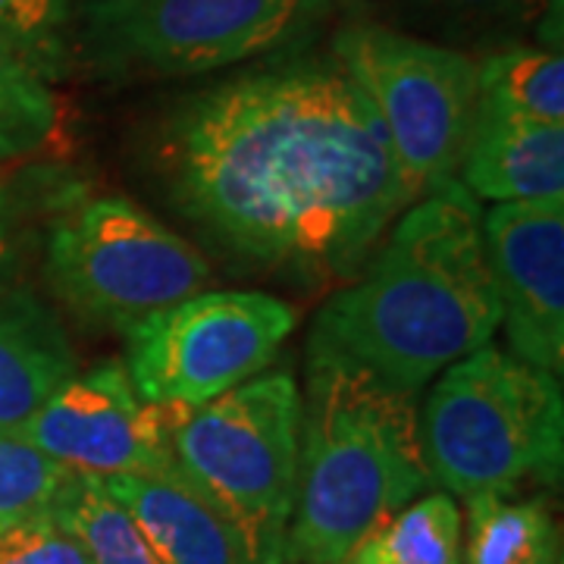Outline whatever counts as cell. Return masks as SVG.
I'll return each instance as SVG.
<instances>
[{
  "label": "cell",
  "instance_id": "7c38bea8",
  "mask_svg": "<svg viewBox=\"0 0 564 564\" xmlns=\"http://www.w3.org/2000/svg\"><path fill=\"white\" fill-rule=\"evenodd\" d=\"M458 185L474 202L521 204L564 198V126L477 107Z\"/></svg>",
  "mask_w": 564,
  "mask_h": 564
},
{
  "label": "cell",
  "instance_id": "ffe728a7",
  "mask_svg": "<svg viewBox=\"0 0 564 564\" xmlns=\"http://www.w3.org/2000/svg\"><path fill=\"white\" fill-rule=\"evenodd\" d=\"M73 470L13 430H0V533L54 511Z\"/></svg>",
  "mask_w": 564,
  "mask_h": 564
},
{
  "label": "cell",
  "instance_id": "d4e9b609",
  "mask_svg": "<svg viewBox=\"0 0 564 564\" xmlns=\"http://www.w3.org/2000/svg\"><path fill=\"white\" fill-rule=\"evenodd\" d=\"M7 163H13V158L7 151H0V202H3V170H7Z\"/></svg>",
  "mask_w": 564,
  "mask_h": 564
},
{
  "label": "cell",
  "instance_id": "2e32d148",
  "mask_svg": "<svg viewBox=\"0 0 564 564\" xmlns=\"http://www.w3.org/2000/svg\"><path fill=\"white\" fill-rule=\"evenodd\" d=\"M345 564H462V511L448 492L421 496L377 527Z\"/></svg>",
  "mask_w": 564,
  "mask_h": 564
},
{
  "label": "cell",
  "instance_id": "5b68a950",
  "mask_svg": "<svg viewBox=\"0 0 564 564\" xmlns=\"http://www.w3.org/2000/svg\"><path fill=\"white\" fill-rule=\"evenodd\" d=\"M302 386L261 373L192 408L173 433V470L217 511L239 564H282L299 486Z\"/></svg>",
  "mask_w": 564,
  "mask_h": 564
},
{
  "label": "cell",
  "instance_id": "ac0fdd59",
  "mask_svg": "<svg viewBox=\"0 0 564 564\" xmlns=\"http://www.w3.org/2000/svg\"><path fill=\"white\" fill-rule=\"evenodd\" d=\"M54 514L79 540L88 564H161L122 505L95 477L73 474Z\"/></svg>",
  "mask_w": 564,
  "mask_h": 564
},
{
  "label": "cell",
  "instance_id": "cb8c5ba5",
  "mask_svg": "<svg viewBox=\"0 0 564 564\" xmlns=\"http://www.w3.org/2000/svg\"><path fill=\"white\" fill-rule=\"evenodd\" d=\"M13 258V242H10V220H7V202H0V282L7 276V267Z\"/></svg>",
  "mask_w": 564,
  "mask_h": 564
},
{
  "label": "cell",
  "instance_id": "52a82bcc",
  "mask_svg": "<svg viewBox=\"0 0 564 564\" xmlns=\"http://www.w3.org/2000/svg\"><path fill=\"white\" fill-rule=\"evenodd\" d=\"M333 57L373 104L417 198L458 182L480 107L474 57L367 22L345 25L333 39Z\"/></svg>",
  "mask_w": 564,
  "mask_h": 564
},
{
  "label": "cell",
  "instance_id": "7402d4cb",
  "mask_svg": "<svg viewBox=\"0 0 564 564\" xmlns=\"http://www.w3.org/2000/svg\"><path fill=\"white\" fill-rule=\"evenodd\" d=\"M0 564H88L82 543L47 511L0 533Z\"/></svg>",
  "mask_w": 564,
  "mask_h": 564
},
{
  "label": "cell",
  "instance_id": "9c48e42d",
  "mask_svg": "<svg viewBox=\"0 0 564 564\" xmlns=\"http://www.w3.org/2000/svg\"><path fill=\"white\" fill-rule=\"evenodd\" d=\"M299 311L267 292H198L126 333V370L141 399L202 408L261 377L295 333Z\"/></svg>",
  "mask_w": 564,
  "mask_h": 564
},
{
  "label": "cell",
  "instance_id": "5bb4252c",
  "mask_svg": "<svg viewBox=\"0 0 564 564\" xmlns=\"http://www.w3.org/2000/svg\"><path fill=\"white\" fill-rule=\"evenodd\" d=\"M76 373V351L51 307L29 292H0V430H20Z\"/></svg>",
  "mask_w": 564,
  "mask_h": 564
},
{
  "label": "cell",
  "instance_id": "277c9868",
  "mask_svg": "<svg viewBox=\"0 0 564 564\" xmlns=\"http://www.w3.org/2000/svg\"><path fill=\"white\" fill-rule=\"evenodd\" d=\"M430 480L448 496H511L558 484L564 399L558 377L486 345L445 367L421 414Z\"/></svg>",
  "mask_w": 564,
  "mask_h": 564
},
{
  "label": "cell",
  "instance_id": "30bf717a",
  "mask_svg": "<svg viewBox=\"0 0 564 564\" xmlns=\"http://www.w3.org/2000/svg\"><path fill=\"white\" fill-rule=\"evenodd\" d=\"M192 408L141 399L122 361H101L63 380L22 423V440L73 474L110 480L173 467V433Z\"/></svg>",
  "mask_w": 564,
  "mask_h": 564
},
{
  "label": "cell",
  "instance_id": "603a6c76",
  "mask_svg": "<svg viewBox=\"0 0 564 564\" xmlns=\"http://www.w3.org/2000/svg\"><path fill=\"white\" fill-rule=\"evenodd\" d=\"M462 10H480V13H502V17H533L545 0H443Z\"/></svg>",
  "mask_w": 564,
  "mask_h": 564
},
{
  "label": "cell",
  "instance_id": "ba28073f",
  "mask_svg": "<svg viewBox=\"0 0 564 564\" xmlns=\"http://www.w3.org/2000/svg\"><path fill=\"white\" fill-rule=\"evenodd\" d=\"M47 282L79 317L132 329L210 282L192 242L129 198H91L47 239Z\"/></svg>",
  "mask_w": 564,
  "mask_h": 564
},
{
  "label": "cell",
  "instance_id": "8992f818",
  "mask_svg": "<svg viewBox=\"0 0 564 564\" xmlns=\"http://www.w3.org/2000/svg\"><path fill=\"white\" fill-rule=\"evenodd\" d=\"M329 0H85L73 54L107 79H182L302 41Z\"/></svg>",
  "mask_w": 564,
  "mask_h": 564
},
{
  "label": "cell",
  "instance_id": "e0dca14e",
  "mask_svg": "<svg viewBox=\"0 0 564 564\" xmlns=\"http://www.w3.org/2000/svg\"><path fill=\"white\" fill-rule=\"evenodd\" d=\"M477 76H480L484 107L564 126L562 51H533V47L502 51L477 63Z\"/></svg>",
  "mask_w": 564,
  "mask_h": 564
},
{
  "label": "cell",
  "instance_id": "6da1fadb",
  "mask_svg": "<svg viewBox=\"0 0 564 564\" xmlns=\"http://www.w3.org/2000/svg\"><path fill=\"white\" fill-rule=\"evenodd\" d=\"M158 158L188 220L248 261L311 280L351 276L417 202L373 104L336 57L188 98L163 126Z\"/></svg>",
  "mask_w": 564,
  "mask_h": 564
},
{
  "label": "cell",
  "instance_id": "d6986e66",
  "mask_svg": "<svg viewBox=\"0 0 564 564\" xmlns=\"http://www.w3.org/2000/svg\"><path fill=\"white\" fill-rule=\"evenodd\" d=\"M73 0H0V44L44 82L73 66Z\"/></svg>",
  "mask_w": 564,
  "mask_h": 564
},
{
  "label": "cell",
  "instance_id": "9a60e30c",
  "mask_svg": "<svg viewBox=\"0 0 564 564\" xmlns=\"http://www.w3.org/2000/svg\"><path fill=\"white\" fill-rule=\"evenodd\" d=\"M462 564H558V527L543 499L470 496Z\"/></svg>",
  "mask_w": 564,
  "mask_h": 564
},
{
  "label": "cell",
  "instance_id": "44dd1931",
  "mask_svg": "<svg viewBox=\"0 0 564 564\" xmlns=\"http://www.w3.org/2000/svg\"><path fill=\"white\" fill-rule=\"evenodd\" d=\"M57 98L51 85L0 44V151L20 161L41 151L57 132Z\"/></svg>",
  "mask_w": 564,
  "mask_h": 564
},
{
  "label": "cell",
  "instance_id": "7a4b0ae2",
  "mask_svg": "<svg viewBox=\"0 0 564 564\" xmlns=\"http://www.w3.org/2000/svg\"><path fill=\"white\" fill-rule=\"evenodd\" d=\"M499 323L480 202L448 182L392 223L361 280L323 304L307 345L417 395L492 345Z\"/></svg>",
  "mask_w": 564,
  "mask_h": 564
},
{
  "label": "cell",
  "instance_id": "8fae6325",
  "mask_svg": "<svg viewBox=\"0 0 564 564\" xmlns=\"http://www.w3.org/2000/svg\"><path fill=\"white\" fill-rule=\"evenodd\" d=\"M484 242L511 355L562 377L564 367V198L496 204Z\"/></svg>",
  "mask_w": 564,
  "mask_h": 564
},
{
  "label": "cell",
  "instance_id": "4fadbf2b",
  "mask_svg": "<svg viewBox=\"0 0 564 564\" xmlns=\"http://www.w3.org/2000/svg\"><path fill=\"white\" fill-rule=\"evenodd\" d=\"M101 484L139 527L141 540L161 564H239L232 533L173 467Z\"/></svg>",
  "mask_w": 564,
  "mask_h": 564
},
{
  "label": "cell",
  "instance_id": "3957f363",
  "mask_svg": "<svg viewBox=\"0 0 564 564\" xmlns=\"http://www.w3.org/2000/svg\"><path fill=\"white\" fill-rule=\"evenodd\" d=\"M417 395L307 345L299 486L282 564H345L433 484Z\"/></svg>",
  "mask_w": 564,
  "mask_h": 564
}]
</instances>
